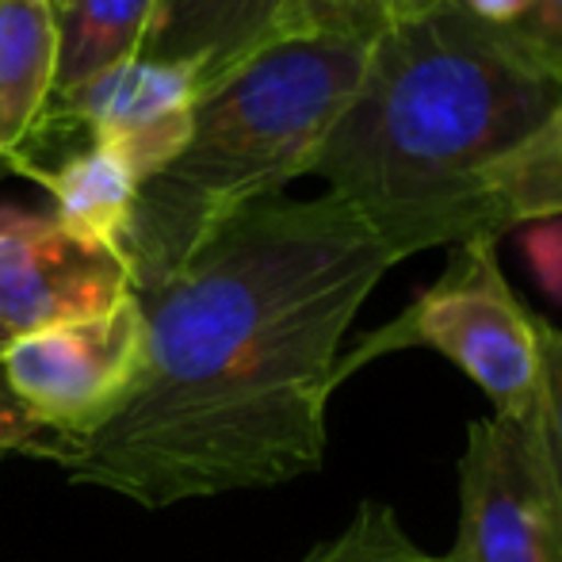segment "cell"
<instances>
[{"instance_id":"cell-1","label":"cell","mask_w":562,"mask_h":562,"mask_svg":"<svg viewBox=\"0 0 562 562\" xmlns=\"http://www.w3.org/2000/svg\"><path fill=\"white\" fill-rule=\"evenodd\" d=\"M394 265L329 192L237 211L134 291L146 352L131 398L89 437L46 445L43 459L142 509L318 471L340 345Z\"/></svg>"},{"instance_id":"cell-2","label":"cell","mask_w":562,"mask_h":562,"mask_svg":"<svg viewBox=\"0 0 562 562\" xmlns=\"http://www.w3.org/2000/svg\"><path fill=\"white\" fill-rule=\"evenodd\" d=\"M562 81L456 0L386 23L314 177L394 260L562 218Z\"/></svg>"},{"instance_id":"cell-3","label":"cell","mask_w":562,"mask_h":562,"mask_svg":"<svg viewBox=\"0 0 562 562\" xmlns=\"http://www.w3.org/2000/svg\"><path fill=\"white\" fill-rule=\"evenodd\" d=\"M371 38L288 35L195 104L184 149L138 188L123 257L134 291L169 276L229 215L314 169L352 100Z\"/></svg>"},{"instance_id":"cell-4","label":"cell","mask_w":562,"mask_h":562,"mask_svg":"<svg viewBox=\"0 0 562 562\" xmlns=\"http://www.w3.org/2000/svg\"><path fill=\"white\" fill-rule=\"evenodd\" d=\"M422 345L448 356L490 398L494 414L532 417L540 402L536 314L520 306L497 260V237L456 245L448 268L375 337L360 356L337 363V383L386 348Z\"/></svg>"},{"instance_id":"cell-5","label":"cell","mask_w":562,"mask_h":562,"mask_svg":"<svg viewBox=\"0 0 562 562\" xmlns=\"http://www.w3.org/2000/svg\"><path fill=\"white\" fill-rule=\"evenodd\" d=\"M142 352H146V329H142L138 299L131 295L97 318L61 322L8 340L0 348V368L15 398L43 425L46 445H58V440H81L112 422L138 386Z\"/></svg>"},{"instance_id":"cell-6","label":"cell","mask_w":562,"mask_h":562,"mask_svg":"<svg viewBox=\"0 0 562 562\" xmlns=\"http://www.w3.org/2000/svg\"><path fill=\"white\" fill-rule=\"evenodd\" d=\"M440 562H562V513L536 414L471 422L459 459V532Z\"/></svg>"},{"instance_id":"cell-7","label":"cell","mask_w":562,"mask_h":562,"mask_svg":"<svg viewBox=\"0 0 562 562\" xmlns=\"http://www.w3.org/2000/svg\"><path fill=\"white\" fill-rule=\"evenodd\" d=\"M134 295L119 249L69 234L54 215L0 207V337L97 318Z\"/></svg>"},{"instance_id":"cell-8","label":"cell","mask_w":562,"mask_h":562,"mask_svg":"<svg viewBox=\"0 0 562 562\" xmlns=\"http://www.w3.org/2000/svg\"><path fill=\"white\" fill-rule=\"evenodd\" d=\"M195 104L200 81L192 69L134 58L85 85L58 108L74 123L89 126L92 146L119 157L142 188L184 149Z\"/></svg>"},{"instance_id":"cell-9","label":"cell","mask_w":562,"mask_h":562,"mask_svg":"<svg viewBox=\"0 0 562 562\" xmlns=\"http://www.w3.org/2000/svg\"><path fill=\"white\" fill-rule=\"evenodd\" d=\"M283 0H157L138 58L188 66L200 97L280 38Z\"/></svg>"},{"instance_id":"cell-10","label":"cell","mask_w":562,"mask_h":562,"mask_svg":"<svg viewBox=\"0 0 562 562\" xmlns=\"http://www.w3.org/2000/svg\"><path fill=\"white\" fill-rule=\"evenodd\" d=\"M58 35L50 0H0V165H20L54 108Z\"/></svg>"},{"instance_id":"cell-11","label":"cell","mask_w":562,"mask_h":562,"mask_svg":"<svg viewBox=\"0 0 562 562\" xmlns=\"http://www.w3.org/2000/svg\"><path fill=\"white\" fill-rule=\"evenodd\" d=\"M157 0H50L54 35H58V74L54 104L134 61L154 20Z\"/></svg>"},{"instance_id":"cell-12","label":"cell","mask_w":562,"mask_h":562,"mask_svg":"<svg viewBox=\"0 0 562 562\" xmlns=\"http://www.w3.org/2000/svg\"><path fill=\"white\" fill-rule=\"evenodd\" d=\"M15 172L38 180L50 192L54 218L69 234L123 252V241L131 234L134 203H138V180L131 177V169L119 157L92 146L85 154H74L50 172L31 161H23Z\"/></svg>"},{"instance_id":"cell-13","label":"cell","mask_w":562,"mask_h":562,"mask_svg":"<svg viewBox=\"0 0 562 562\" xmlns=\"http://www.w3.org/2000/svg\"><path fill=\"white\" fill-rule=\"evenodd\" d=\"M303 562H440L437 555L422 551L406 532L391 505L363 502L356 517L334 536L318 543Z\"/></svg>"},{"instance_id":"cell-14","label":"cell","mask_w":562,"mask_h":562,"mask_svg":"<svg viewBox=\"0 0 562 562\" xmlns=\"http://www.w3.org/2000/svg\"><path fill=\"white\" fill-rule=\"evenodd\" d=\"M386 27V0H283L280 38L348 35L375 38Z\"/></svg>"},{"instance_id":"cell-15","label":"cell","mask_w":562,"mask_h":562,"mask_svg":"<svg viewBox=\"0 0 562 562\" xmlns=\"http://www.w3.org/2000/svg\"><path fill=\"white\" fill-rule=\"evenodd\" d=\"M540 345V402H536V429H540L543 459H548L551 486L562 513V329L536 318Z\"/></svg>"},{"instance_id":"cell-16","label":"cell","mask_w":562,"mask_h":562,"mask_svg":"<svg viewBox=\"0 0 562 562\" xmlns=\"http://www.w3.org/2000/svg\"><path fill=\"white\" fill-rule=\"evenodd\" d=\"M520 43L562 81V0H536L532 12L513 27Z\"/></svg>"},{"instance_id":"cell-17","label":"cell","mask_w":562,"mask_h":562,"mask_svg":"<svg viewBox=\"0 0 562 562\" xmlns=\"http://www.w3.org/2000/svg\"><path fill=\"white\" fill-rule=\"evenodd\" d=\"M46 445V432L35 417L27 414L20 398H15L12 383H8L4 368H0V451H27L38 456Z\"/></svg>"},{"instance_id":"cell-18","label":"cell","mask_w":562,"mask_h":562,"mask_svg":"<svg viewBox=\"0 0 562 562\" xmlns=\"http://www.w3.org/2000/svg\"><path fill=\"white\" fill-rule=\"evenodd\" d=\"M456 4L479 23H490V27H517L532 12L536 0H456Z\"/></svg>"},{"instance_id":"cell-19","label":"cell","mask_w":562,"mask_h":562,"mask_svg":"<svg viewBox=\"0 0 562 562\" xmlns=\"http://www.w3.org/2000/svg\"><path fill=\"white\" fill-rule=\"evenodd\" d=\"M448 4V0H386V23H406L417 15L432 12V8Z\"/></svg>"},{"instance_id":"cell-20","label":"cell","mask_w":562,"mask_h":562,"mask_svg":"<svg viewBox=\"0 0 562 562\" xmlns=\"http://www.w3.org/2000/svg\"><path fill=\"white\" fill-rule=\"evenodd\" d=\"M555 142H559V154H562V104H559V115H555Z\"/></svg>"},{"instance_id":"cell-21","label":"cell","mask_w":562,"mask_h":562,"mask_svg":"<svg viewBox=\"0 0 562 562\" xmlns=\"http://www.w3.org/2000/svg\"><path fill=\"white\" fill-rule=\"evenodd\" d=\"M4 345H8V340H4V337H0V348H4Z\"/></svg>"}]
</instances>
